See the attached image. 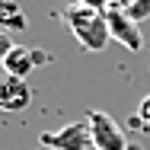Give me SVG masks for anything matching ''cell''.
<instances>
[{
  "label": "cell",
  "mask_w": 150,
  "mask_h": 150,
  "mask_svg": "<svg viewBox=\"0 0 150 150\" xmlns=\"http://www.w3.org/2000/svg\"><path fill=\"white\" fill-rule=\"evenodd\" d=\"M61 16H64L70 35L80 42L83 51H102V48L112 42V35H109V19H105V13H99V10L70 3Z\"/></svg>",
  "instance_id": "cell-1"
},
{
  "label": "cell",
  "mask_w": 150,
  "mask_h": 150,
  "mask_svg": "<svg viewBox=\"0 0 150 150\" xmlns=\"http://www.w3.org/2000/svg\"><path fill=\"white\" fill-rule=\"evenodd\" d=\"M86 125H90V137L96 150H128L131 141H128V131L121 128L118 121L99 109H93L86 115Z\"/></svg>",
  "instance_id": "cell-2"
},
{
  "label": "cell",
  "mask_w": 150,
  "mask_h": 150,
  "mask_svg": "<svg viewBox=\"0 0 150 150\" xmlns=\"http://www.w3.org/2000/svg\"><path fill=\"white\" fill-rule=\"evenodd\" d=\"M42 147L48 150H90L93 137H90V125L86 121H70L58 131H45L42 137Z\"/></svg>",
  "instance_id": "cell-3"
},
{
  "label": "cell",
  "mask_w": 150,
  "mask_h": 150,
  "mask_svg": "<svg viewBox=\"0 0 150 150\" xmlns=\"http://www.w3.org/2000/svg\"><path fill=\"white\" fill-rule=\"evenodd\" d=\"M105 19H109V35H112L118 45H125L128 51H141V48H144V35H141L137 23H134L125 10H109Z\"/></svg>",
  "instance_id": "cell-4"
},
{
  "label": "cell",
  "mask_w": 150,
  "mask_h": 150,
  "mask_svg": "<svg viewBox=\"0 0 150 150\" xmlns=\"http://www.w3.org/2000/svg\"><path fill=\"white\" fill-rule=\"evenodd\" d=\"M29 105H32L29 80H19V77L0 80V112H26Z\"/></svg>",
  "instance_id": "cell-5"
},
{
  "label": "cell",
  "mask_w": 150,
  "mask_h": 150,
  "mask_svg": "<svg viewBox=\"0 0 150 150\" xmlns=\"http://www.w3.org/2000/svg\"><path fill=\"white\" fill-rule=\"evenodd\" d=\"M3 70H6V77H19V80H29V74L35 70V58H32V48H23V45H16L6 61H3Z\"/></svg>",
  "instance_id": "cell-6"
},
{
  "label": "cell",
  "mask_w": 150,
  "mask_h": 150,
  "mask_svg": "<svg viewBox=\"0 0 150 150\" xmlns=\"http://www.w3.org/2000/svg\"><path fill=\"white\" fill-rule=\"evenodd\" d=\"M29 29V16L23 13V6L16 0H0V32L13 35V32Z\"/></svg>",
  "instance_id": "cell-7"
},
{
  "label": "cell",
  "mask_w": 150,
  "mask_h": 150,
  "mask_svg": "<svg viewBox=\"0 0 150 150\" xmlns=\"http://www.w3.org/2000/svg\"><path fill=\"white\" fill-rule=\"evenodd\" d=\"M128 128H131V131H144V134H150V93L141 99L137 115H131V118H128Z\"/></svg>",
  "instance_id": "cell-8"
},
{
  "label": "cell",
  "mask_w": 150,
  "mask_h": 150,
  "mask_svg": "<svg viewBox=\"0 0 150 150\" xmlns=\"http://www.w3.org/2000/svg\"><path fill=\"white\" fill-rule=\"evenodd\" d=\"M125 13H128L134 23H144V19H150V0H131V3L125 6Z\"/></svg>",
  "instance_id": "cell-9"
},
{
  "label": "cell",
  "mask_w": 150,
  "mask_h": 150,
  "mask_svg": "<svg viewBox=\"0 0 150 150\" xmlns=\"http://www.w3.org/2000/svg\"><path fill=\"white\" fill-rule=\"evenodd\" d=\"M16 45H13V38L6 35V32H0V67H3V61H6V54L13 51Z\"/></svg>",
  "instance_id": "cell-10"
},
{
  "label": "cell",
  "mask_w": 150,
  "mask_h": 150,
  "mask_svg": "<svg viewBox=\"0 0 150 150\" xmlns=\"http://www.w3.org/2000/svg\"><path fill=\"white\" fill-rule=\"evenodd\" d=\"M80 6H90V10H99V13H109V0H77Z\"/></svg>",
  "instance_id": "cell-11"
},
{
  "label": "cell",
  "mask_w": 150,
  "mask_h": 150,
  "mask_svg": "<svg viewBox=\"0 0 150 150\" xmlns=\"http://www.w3.org/2000/svg\"><path fill=\"white\" fill-rule=\"evenodd\" d=\"M32 58H35V67H42V64H48V61H51V54H48V51H42V48H32Z\"/></svg>",
  "instance_id": "cell-12"
},
{
  "label": "cell",
  "mask_w": 150,
  "mask_h": 150,
  "mask_svg": "<svg viewBox=\"0 0 150 150\" xmlns=\"http://www.w3.org/2000/svg\"><path fill=\"white\" fill-rule=\"evenodd\" d=\"M128 150H141V147H137V144H131V147H128Z\"/></svg>",
  "instance_id": "cell-13"
},
{
  "label": "cell",
  "mask_w": 150,
  "mask_h": 150,
  "mask_svg": "<svg viewBox=\"0 0 150 150\" xmlns=\"http://www.w3.org/2000/svg\"><path fill=\"white\" fill-rule=\"evenodd\" d=\"M0 80H3V77H0Z\"/></svg>",
  "instance_id": "cell-14"
}]
</instances>
